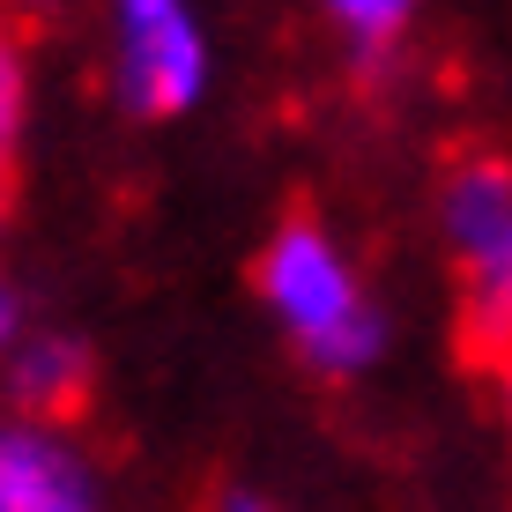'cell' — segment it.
<instances>
[{
	"label": "cell",
	"mask_w": 512,
	"mask_h": 512,
	"mask_svg": "<svg viewBox=\"0 0 512 512\" xmlns=\"http://www.w3.org/2000/svg\"><path fill=\"white\" fill-rule=\"evenodd\" d=\"M260 297L275 305V320L290 327V342L305 349L320 372H357L379 357V312L364 297L357 268L334 253V238L312 216H290L260 253Z\"/></svg>",
	"instance_id": "1"
},
{
	"label": "cell",
	"mask_w": 512,
	"mask_h": 512,
	"mask_svg": "<svg viewBox=\"0 0 512 512\" xmlns=\"http://www.w3.org/2000/svg\"><path fill=\"white\" fill-rule=\"evenodd\" d=\"M446 216V253L461 275V349L483 364L512 357V164L498 156H461L438 193Z\"/></svg>",
	"instance_id": "2"
},
{
	"label": "cell",
	"mask_w": 512,
	"mask_h": 512,
	"mask_svg": "<svg viewBox=\"0 0 512 512\" xmlns=\"http://www.w3.org/2000/svg\"><path fill=\"white\" fill-rule=\"evenodd\" d=\"M119 82H127L134 112L149 119L186 112L208 82V45L193 30V15L171 0H127L119 8Z\"/></svg>",
	"instance_id": "3"
},
{
	"label": "cell",
	"mask_w": 512,
	"mask_h": 512,
	"mask_svg": "<svg viewBox=\"0 0 512 512\" xmlns=\"http://www.w3.org/2000/svg\"><path fill=\"white\" fill-rule=\"evenodd\" d=\"M0 512H97V490L52 431H0Z\"/></svg>",
	"instance_id": "4"
},
{
	"label": "cell",
	"mask_w": 512,
	"mask_h": 512,
	"mask_svg": "<svg viewBox=\"0 0 512 512\" xmlns=\"http://www.w3.org/2000/svg\"><path fill=\"white\" fill-rule=\"evenodd\" d=\"M8 386L30 416H75V401L90 394V357L60 334H38L8 357Z\"/></svg>",
	"instance_id": "5"
},
{
	"label": "cell",
	"mask_w": 512,
	"mask_h": 512,
	"mask_svg": "<svg viewBox=\"0 0 512 512\" xmlns=\"http://www.w3.org/2000/svg\"><path fill=\"white\" fill-rule=\"evenodd\" d=\"M334 23H342L364 52H386V45H394V30H409V8H401V0H342Z\"/></svg>",
	"instance_id": "6"
},
{
	"label": "cell",
	"mask_w": 512,
	"mask_h": 512,
	"mask_svg": "<svg viewBox=\"0 0 512 512\" xmlns=\"http://www.w3.org/2000/svg\"><path fill=\"white\" fill-rule=\"evenodd\" d=\"M15 134H23V52H15V38L0 30V164H8Z\"/></svg>",
	"instance_id": "7"
},
{
	"label": "cell",
	"mask_w": 512,
	"mask_h": 512,
	"mask_svg": "<svg viewBox=\"0 0 512 512\" xmlns=\"http://www.w3.org/2000/svg\"><path fill=\"white\" fill-rule=\"evenodd\" d=\"M8 342H15V290L0 282V349H8Z\"/></svg>",
	"instance_id": "8"
},
{
	"label": "cell",
	"mask_w": 512,
	"mask_h": 512,
	"mask_svg": "<svg viewBox=\"0 0 512 512\" xmlns=\"http://www.w3.org/2000/svg\"><path fill=\"white\" fill-rule=\"evenodd\" d=\"M505 423H512V357H505Z\"/></svg>",
	"instance_id": "9"
},
{
	"label": "cell",
	"mask_w": 512,
	"mask_h": 512,
	"mask_svg": "<svg viewBox=\"0 0 512 512\" xmlns=\"http://www.w3.org/2000/svg\"><path fill=\"white\" fill-rule=\"evenodd\" d=\"M223 512H268V505H253V498H238V505H223Z\"/></svg>",
	"instance_id": "10"
},
{
	"label": "cell",
	"mask_w": 512,
	"mask_h": 512,
	"mask_svg": "<svg viewBox=\"0 0 512 512\" xmlns=\"http://www.w3.org/2000/svg\"><path fill=\"white\" fill-rule=\"evenodd\" d=\"M0 208H8V179H0Z\"/></svg>",
	"instance_id": "11"
}]
</instances>
